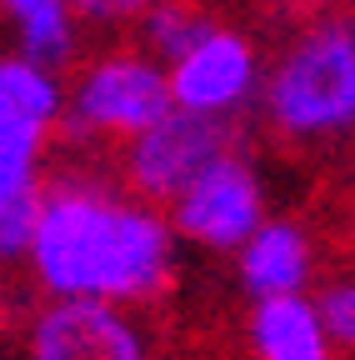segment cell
Segmentation results:
<instances>
[{"mask_svg": "<svg viewBox=\"0 0 355 360\" xmlns=\"http://www.w3.org/2000/svg\"><path fill=\"white\" fill-rule=\"evenodd\" d=\"M25 250L56 295L141 300L170 281V231L91 186L40 191Z\"/></svg>", "mask_w": 355, "mask_h": 360, "instance_id": "6da1fadb", "label": "cell"}, {"mask_svg": "<svg viewBox=\"0 0 355 360\" xmlns=\"http://www.w3.org/2000/svg\"><path fill=\"white\" fill-rule=\"evenodd\" d=\"M271 115L285 135H330L355 125V30L321 25L280 60Z\"/></svg>", "mask_w": 355, "mask_h": 360, "instance_id": "7a4b0ae2", "label": "cell"}, {"mask_svg": "<svg viewBox=\"0 0 355 360\" xmlns=\"http://www.w3.org/2000/svg\"><path fill=\"white\" fill-rule=\"evenodd\" d=\"M220 155H231V130L215 115L170 110L165 120L146 125L130 146V186L146 200H175Z\"/></svg>", "mask_w": 355, "mask_h": 360, "instance_id": "3957f363", "label": "cell"}, {"mask_svg": "<svg viewBox=\"0 0 355 360\" xmlns=\"http://www.w3.org/2000/svg\"><path fill=\"white\" fill-rule=\"evenodd\" d=\"M56 80L30 60H0V205L35 195V155L56 120Z\"/></svg>", "mask_w": 355, "mask_h": 360, "instance_id": "277c9868", "label": "cell"}, {"mask_svg": "<svg viewBox=\"0 0 355 360\" xmlns=\"http://www.w3.org/2000/svg\"><path fill=\"white\" fill-rule=\"evenodd\" d=\"M30 360H150V350L115 300L60 295L30 330Z\"/></svg>", "mask_w": 355, "mask_h": 360, "instance_id": "5b68a950", "label": "cell"}, {"mask_svg": "<svg viewBox=\"0 0 355 360\" xmlns=\"http://www.w3.org/2000/svg\"><path fill=\"white\" fill-rule=\"evenodd\" d=\"M175 225L181 236L215 245V250H231L245 245L260 225V180L245 160L235 155H220L215 165H205L191 186L175 195Z\"/></svg>", "mask_w": 355, "mask_h": 360, "instance_id": "8992f818", "label": "cell"}, {"mask_svg": "<svg viewBox=\"0 0 355 360\" xmlns=\"http://www.w3.org/2000/svg\"><path fill=\"white\" fill-rule=\"evenodd\" d=\"M170 110H175L170 80L136 56L101 60L75 90V125L110 130V135H141L146 125L165 120Z\"/></svg>", "mask_w": 355, "mask_h": 360, "instance_id": "52a82bcc", "label": "cell"}, {"mask_svg": "<svg viewBox=\"0 0 355 360\" xmlns=\"http://www.w3.org/2000/svg\"><path fill=\"white\" fill-rule=\"evenodd\" d=\"M170 80V101L181 110H195V115H220L245 101V90L255 80V60H250V45L231 30H210L200 45L175 60V70L165 75Z\"/></svg>", "mask_w": 355, "mask_h": 360, "instance_id": "ba28073f", "label": "cell"}, {"mask_svg": "<svg viewBox=\"0 0 355 360\" xmlns=\"http://www.w3.org/2000/svg\"><path fill=\"white\" fill-rule=\"evenodd\" d=\"M250 340L260 360H330L321 315L300 290L295 295H265L250 315Z\"/></svg>", "mask_w": 355, "mask_h": 360, "instance_id": "9c48e42d", "label": "cell"}, {"mask_svg": "<svg viewBox=\"0 0 355 360\" xmlns=\"http://www.w3.org/2000/svg\"><path fill=\"white\" fill-rule=\"evenodd\" d=\"M310 276V245L295 225H255V236L240 245V281L255 300L295 295Z\"/></svg>", "mask_w": 355, "mask_h": 360, "instance_id": "30bf717a", "label": "cell"}, {"mask_svg": "<svg viewBox=\"0 0 355 360\" xmlns=\"http://www.w3.org/2000/svg\"><path fill=\"white\" fill-rule=\"evenodd\" d=\"M210 30L215 25H210V15L195 6V0H160V6H150V20H146V35H150V45L165 60H181Z\"/></svg>", "mask_w": 355, "mask_h": 360, "instance_id": "8fae6325", "label": "cell"}, {"mask_svg": "<svg viewBox=\"0 0 355 360\" xmlns=\"http://www.w3.org/2000/svg\"><path fill=\"white\" fill-rule=\"evenodd\" d=\"M6 6L20 15L25 30V60H56L70 45V20H65V0H6Z\"/></svg>", "mask_w": 355, "mask_h": 360, "instance_id": "7c38bea8", "label": "cell"}, {"mask_svg": "<svg viewBox=\"0 0 355 360\" xmlns=\"http://www.w3.org/2000/svg\"><path fill=\"white\" fill-rule=\"evenodd\" d=\"M316 315H321V330L330 340H340L345 350H355V276L345 281H330L316 300Z\"/></svg>", "mask_w": 355, "mask_h": 360, "instance_id": "4fadbf2b", "label": "cell"}, {"mask_svg": "<svg viewBox=\"0 0 355 360\" xmlns=\"http://www.w3.org/2000/svg\"><path fill=\"white\" fill-rule=\"evenodd\" d=\"M35 200H40V191L0 205V260H11V255L25 250V240H30V220H35Z\"/></svg>", "mask_w": 355, "mask_h": 360, "instance_id": "5bb4252c", "label": "cell"}, {"mask_svg": "<svg viewBox=\"0 0 355 360\" xmlns=\"http://www.w3.org/2000/svg\"><path fill=\"white\" fill-rule=\"evenodd\" d=\"M65 6H75L85 20H130V15L150 11L155 0H65Z\"/></svg>", "mask_w": 355, "mask_h": 360, "instance_id": "9a60e30c", "label": "cell"}]
</instances>
